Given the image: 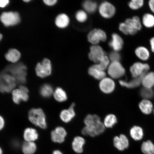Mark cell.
<instances>
[{
    "instance_id": "obj_1",
    "label": "cell",
    "mask_w": 154,
    "mask_h": 154,
    "mask_svg": "<svg viewBox=\"0 0 154 154\" xmlns=\"http://www.w3.org/2000/svg\"><path fill=\"white\" fill-rule=\"evenodd\" d=\"M141 28V23L139 17L134 16L132 18L127 19L125 22L121 23L119 29L125 34L134 35Z\"/></svg>"
},
{
    "instance_id": "obj_2",
    "label": "cell",
    "mask_w": 154,
    "mask_h": 154,
    "mask_svg": "<svg viewBox=\"0 0 154 154\" xmlns=\"http://www.w3.org/2000/svg\"><path fill=\"white\" fill-rule=\"evenodd\" d=\"M29 120L32 124L43 129L47 127L46 116L44 111L41 109H33L29 111Z\"/></svg>"
},
{
    "instance_id": "obj_3",
    "label": "cell",
    "mask_w": 154,
    "mask_h": 154,
    "mask_svg": "<svg viewBox=\"0 0 154 154\" xmlns=\"http://www.w3.org/2000/svg\"><path fill=\"white\" fill-rule=\"evenodd\" d=\"M16 81L11 74L2 73L0 74V92L9 93L13 90L16 85Z\"/></svg>"
},
{
    "instance_id": "obj_4",
    "label": "cell",
    "mask_w": 154,
    "mask_h": 154,
    "mask_svg": "<svg viewBox=\"0 0 154 154\" xmlns=\"http://www.w3.org/2000/svg\"><path fill=\"white\" fill-rule=\"evenodd\" d=\"M27 68L22 63H19L10 67L9 72L15 79L17 83L24 84L26 82Z\"/></svg>"
},
{
    "instance_id": "obj_5",
    "label": "cell",
    "mask_w": 154,
    "mask_h": 154,
    "mask_svg": "<svg viewBox=\"0 0 154 154\" xmlns=\"http://www.w3.org/2000/svg\"><path fill=\"white\" fill-rule=\"evenodd\" d=\"M0 20L6 26H15L20 22V15L17 12H5L2 13L0 17Z\"/></svg>"
},
{
    "instance_id": "obj_6",
    "label": "cell",
    "mask_w": 154,
    "mask_h": 154,
    "mask_svg": "<svg viewBox=\"0 0 154 154\" xmlns=\"http://www.w3.org/2000/svg\"><path fill=\"white\" fill-rule=\"evenodd\" d=\"M35 70L36 75L40 78H43L49 76L52 72L51 61L48 59H44L42 63H38Z\"/></svg>"
},
{
    "instance_id": "obj_7",
    "label": "cell",
    "mask_w": 154,
    "mask_h": 154,
    "mask_svg": "<svg viewBox=\"0 0 154 154\" xmlns=\"http://www.w3.org/2000/svg\"><path fill=\"white\" fill-rule=\"evenodd\" d=\"M88 42L93 45H97L100 42H105L107 39L105 32L100 29H94L88 35Z\"/></svg>"
},
{
    "instance_id": "obj_8",
    "label": "cell",
    "mask_w": 154,
    "mask_h": 154,
    "mask_svg": "<svg viewBox=\"0 0 154 154\" xmlns=\"http://www.w3.org/2000/svg\"><path fill=\"white\" fill-rule=\"evenodd\" d=\"M109 76L113 79H118L124 75L125 69L120 61L111 62L107 69Z\"/></svg>"
},
{
    "instance_id": "obj_9",
    "label": "cell",
    "mask_w": 154,
    "mask_h": 154,
    "mask_svg": "<svg viewBox=\"0 0 154 154\" xmlns=\"http://www.w3.org/2000/svg\"><path fill=\"white\" fill-rule=\"evenodd\" d=\"M28 88L24 86L21 85L18 88L13 90L12 95L13 101L15 103L19 104L21 101H28Z\"/></svg>"
},
{
    "instance_id": "obj_10",
    "label": "cell",
    "mask_w": 154,
    "mask_h": 154,
    "mask_svg": "<svg viewBox=\"0 0 154 154\" xmlns=\"http://www.w3.org/2000/svg\"><path fill=\"white\" fill-rule=\"evenodd\" d=\"M149 65L146 63H136L131 67L130 71L134 78L144 75L149 70Z\"/></svg>"
},
{
    "instance_id": "obj_11",
    "label": "cell",
    "mask_w": 154,
    "mask_h": 154,
    "mask_svg": "<svg viewBox=\"0 0 154 154\" xmlns=\"http://www.w3.org/2000/svg\"><path fill=\"white\" fill-rule=\"evenodd\" d=\"M105 126L101 121L95 126H86L83 129L82 132L84 135H88L94 137L99 135L104 131Z\"/></svg>"
},
{
    "instance_id": "obj_12",
    "label": "cell",
    "mask_w": 154,
    "mask_h": 154,
    "mask_svg": "<svg viewBox=\"0 0 154 154\" xmlns=\"http://www.w3.org/2000/svg\"><path fill=\"white\" fill-rule=\"evenodd\" d=\"M105 54L103 48L98 45H92L90 48L88 57L91 61L96 63H99Z\"/></svg>"
},
{
    "instance_id": "obj_13",
    "label": "cell",
    "mask_w": 154,
    "mask_h": 154,
    "mask_svg": "<svg viewBox=\"0 0 154 154\" xmlns=\"http://www.w3.org/2000/svg\"><path fill=\"white\" fill-rule=\"evenodd\" d=\"M99 12L102 17L109 19L114 15L116 11L114 6L109 2H104L100 5Z\"/></svg>"
},
{
    "instance_id": "obj_14",
    "label": "cell",
    "mask_w": 154,
    "mask_h": 154,
    "mask_svg": "<svg viewBox=\"0 0 154 154\" xmlns=\"http://www.w3.org/2000/svg\"><path fill=\"white\" fill-rule=\"evenodd\" d=\"M67 133L64 128L57 127L51 133L52 140L55 143H62L64 142Z\"/></svg>"
},
{
    "instance_id": "obj_15",
    "label": "cell",
    "mask_w": 154,
    "mask_h": 154,
    "mask_svg": "<svg viewBox=\"0 0 154 154\" xmlns=\"http://www.w3.org/2000/svg\"><path fill=\"white\" fill-rule=\"evenodd\" d=\"M99 86L102 91L105 93L109 94L114 90L115 83L111 79L105 77L101 80Z\"/></svg>"
},
{
    "instance_id": "obj_16",
    "label": "cell",
    "mask_w": 154,
    "mask_h": 154,
    "mask_svg": "<svg viewBox=\"0 0 154 154\" xmlns=\"http://www.w3.org/2000/svg\"><path fill=\"white\" fill-rule=\"evenodd\" d=\"M115 147L119 151H123L128 147V138L124 134H121L119 137L116 136L113 140Z\"/></svg>"
},
{
    "instance_id": "obj_17",
    "label": "cell",
    "mask_w": 154,
    "mask_h": 154,
    "mask_svg": "<svg viewBox=\"0 0 154 154\" xmlns=\"http://www.w3.org/2000/svg\"><path fill=\"white\" fill-rule=\"evenodd\" d=\"M112 39L109 43V46L114 51L118 52L122 49L124 42L122 38L118 34L114 33L112 36Z\"/></svg>"
},
{
    "instance_id": "obj_18",
    "label": "cell",
    "mask_w": 154,
    "mask_h": 154,
    "mask_svg": "<svg viewBox=\"0 0 154 154\" xmlns=\"http://www.w3.org/2000/svg\"><path fill=\"white\" fill-rule=\"evenodd\" d=\"M74 106L75 104L72 103L68 109H64L61 112L60 117L63 122H68L74 118L75 114L74 109Z\"/></svg>"
},
{
    "instance_id": "obj_19",
    "label": "cell",
    "mask_w": 154,
    "mask_h": 154,
    "mask_svg": "<svg viewBox=\"0 0 154 154\" xmlns=\"http://www.w3.org/2000/svg\"><path fill=\"white\" fill-rule=\"evenodd\" d=\"M23 137L26 141L34 142L38 139V134L35 129L28 128L24 131Z\"/></svg>"
},
{
    "instance_id": "obj_20",
    "label": "cell",
    "mask_w": 154,
    "mask_h": 154,
    "mask_svg": "<svg viewBox=\"0 0 154 154\" xmlns=\"http://www.w3.org/2000/svg\"><path fill=\"white\" fill-rule=\"evenodd\" d=\"M85 142V140L83 138L81 137H76L72 143V147L74 151L77 153H82L83 151V147Z\"/></svg>"
},
{
    "instance_id": "obj_21",
    "label": "cell",
    "mask_w": 154,
    "mask_h": 154,
    "mask_svg": "<svg viewBox=\"0 0 154 154\" xmlns=\"http://www.w3.org/2000/svg\"><path fill=\"white\" fill-rule=\"evenodd\" d=\"M70 19L68 16L65 14L59 15L55 19L56 25L60 28H65L68 26Z\"/></svg>"
},
{
    "instance_id": "obj_22",
    "label": "cell",
    "mask_w": 154,
    "mask_h": 154,
    "mask_svg": "<svg viewBox=\"0 0 154 154\" xmlns=\"http://www.w3.org/2000/svg\"><path fill=\"white\" fill-rule=\"evenodd\" d=\"M21 54L18 50L15 49H10L7 53L6 54V59L9 62L16 63L20 59Z\"/></svg>"
},
{
    "instance_id": "obj_23",
    "label": "cell",
    "mask_w": 154,
    "mask_h": 154,
    "mask_svg": "<svg viewBox=\"0 0 154 154\" xmlns=\"http://www.w3.org/2000/svg\"><path fill=\"white\" fill-rule=\"evenodd\" d=\"M138 78H134L130 82H127L124 81H119V84L120 85L128 88H133L137 87L141 83L142 80L144 75Z\"/></svg>"
},
{
    "instance_id": "obj_24",
    "label": "cell",
    "mask_w": 154,
    "mask_h": 154,
    "mask_svg": "<svg viewBox=\"0 0 154 154\" xmlns=\"http://www.w3.org/2000/svg\"><path fill=\"white\" fill-rule=\"evenodd\" d=\"M141 83L144 87L151 88L154 85V72L147 73L143 76Z\"/></svg>"
},
{
    "instance_id": "obj_25",
    "label": "cell",
    "mask_w": 154,
    "mask_h": 154,
    "mask_svg": "<svg viewBox=\"0 0 154 154\" xmlns=\"http://www.w3.org/2000/svg\"><path fill=\"white\" fill-rule=\"evenodd\" d=\"M88 74L96 79L101 80L106 77L105 71H101L93 66L90 67L88 70Z\"/></svg>"
},
{
    "instance_id": "obj_26",
    "label": "cell",
    "mask_w": 154,
    "mask_h": 154,
    "mask_svg": "<svg viewBox=\"0 0 154 154\" xmlns=\"http://www.w3.org/2000/svg\"><path fill=\"white\" fill-rule=\"evenodd\" d=\"M23 153L24 154H33L36 150V146L34 142L26 141L22 147Z\"/></svg>"
},
{
    "instance_id": "obj_27",
    "label": "cell",
    "mask_w": 154,
    "mask_h": 154,
    "mask_svg": "<svg viewBox=\"0 0 154 154\" xmlns=\"http://www.w3.org/2000/svg\"><path fill=\"white\" fill-rule=\"evenodd\" d=\"M139 107L142 112L145 114H149L153 109V105L149 100L144 99L140 102Z\"/></svg>"
},
{
    "instance_id": "obj_28",
    "label": "cell",
    "mask_w": 154,
    "mask_h": 154,
    "mask_svg": "<svg viewBox=\"0 0 154 154\" xmlns=\"http://www.w3.org/2000/svg\"><path fill=\"white\" fill-rule=\"evenodd\" d=\"M135 52L137 56L142 60H147L149 58V51L145 47H138L136 49Z\"/></svg>"
},
{
    "instance_id": "obj_29",
    "label": "cell",
    "mask_w": 154,
    "mask_h": 154,
    "mask_svg": "<svg viewBox=\"0 0 154 154\" xmlns=\"http://www.w3.org/2000/svg\"><path fill=\"white\" fill-rule=\"evenodd\" d=\"M110 61L109 57L105 55L102 58L99 63H96L93 66L100 70L105 71L108 68L110 63Z\"/></svg>"
},
{
    "instance_id": "obj_30",
    "label": "cell",
    "mask_w": 154,
    "mask_h": 154,
    "mask_svg": "<svg viewBox=\"0 0 154 154\" xmlns=\"http://www.w3.org/2000/svg\"><path fill=\"white\" fill-rule=\"evenodd\" d=\"M100 122H101L100 119L96 115H88L84 120L85 124L87 126H95Z\"/></svg>"
},
{
    "instance_id": "obj_31",
    "label": "cell",
    "mask_w": 154,
    "mask_h": 154,
    "mask_svg": "<svg viewBox=\"0 0 154 154\" xmlns=\"http://www.w3.org/2000/svg\"><path fill=\"white\" fill-rule=\"evenodd\" d=\"M54 96L55 99L59 102H63L67 99V96L66 92L62 88H57L54 92Z\"/></svg>"
},
{
    "instance_id": "obj_32",
    "label": "cell",
    "mask_w": 154,
    "mask_h": 154,
    "mask_svg": "<svg viewBox=\"0 0 154 154\" xmlns=\"http://www.w3.org/2000/svg\"><path fill=\"white\" fill-rule=\"evenodd\" d=\"M131 137L135 140H140L143 136V132L142 129L138 126H134L130 130Z\"/></svg>"
},
{
    "instance_id": "obj_33",
    "label": "cell",
    "mask_w": 154,
    "mask_h": 154,
    "mask_svg": "<svg viewBox=\"0 0 154 154\" xmlns=\"http://www.w3.org/2000/svg\"><path fill=\"white\" fill-rule=\"evenodd\" d=\"M40 92L42 97L45 98H49L53 94V88L50 85L45 84L40 88Z\"/></svg>"
},
{
    "instance_id": "obj_34",
    "label": "cell",
    "mask_w": 154,
    "mask_h": 154,
    "mask_svg": "<svg viewBox=\"0 0 154 154\" xmlns=\"http://www.w3.org/2000/svg\"><path fill=\"white\" fill-rule=\"evenodd\" d=\"M82 5L87 12L90 13L95 12L97 7V3L95 2L89 0L85 1Z\"/></svg>"
},
{
    "instance_id": "obj_35",
    "label": "cell",
    "mask_w": 154,
    "mask_h": 154,
    "mask_svg": "<svg viewBox=\"0 0 154 154\" xmlns=\"http://www.w3.org/2000/svg\"><path fill=\"white\" fill-rule=\"evenodd\" d=\"M141 150L145 154H154V145L150 140H148L142 143Z\"/></svg>"
},
{
    "instance_id": "obj_36",
    "label": "cell",
    "mask_w": 154,
    "mask_h": 154,
    "mask_svg": "<svg viewBox=\"0 0 154 154\" xmlns=\"http://www.w3.org/2000/svg\"><path fill=\"white\" fill-rule=\"evenodd\" d=\"M142 22L144 26L146 27H152L154 26V16L149 13L146 14L143 16Z\"/></svg>"
},
{
    "instance_id": "obj_37",
    "label": "cell",
    "mask_w": 154,
    "mask_h": 154,
    "mask_svg": "<svg viewBox=\"0 0 154 154\" xmlns=\"http://www.w3.org/2000/svg\"><path fill=\"white\" fill-rule=\"evenodd\" d=\"M117 122V119L115 116L113 114H109L105 117L104 125L107 128H112Z\"/></svg>"
},
{
    "instance_id": "obj_38",
    "label": "cell",
    "mask_w": 154,
    "mask_h": 154,
    "mask_svg": "<svg viewBox=\"0 0 154 154\" xmlns=\"http://www.w3.org/2000/svg\"><path fill=\"white\" fill-rule=\"evenodd\" d=\"M140 95L142 97L147 100L153 97L154 93L151 88L143 87L140 90Z\"/></svg>"
},
{
    "instance_id": "obj_39",
    "label": "cell",
    "mask_w": 154,
    "mask_h": 154,
    "mask_svg": "<svg viewBox=\"0 0 154 154\" xmlns=\"http://www.w3.org/2000/svg\"><path fill=\"white\" fill-rule=\"evenodd\" d=\"M143 3V0H132L129 3L128 5L131 9L137 10L141 8Z\"/></svg>"
},
{
    "instance_id": "obj_40",
    "label": "cell",
    "mask_w": 154,
    "mask_h": 154,
    "mask_svg": "<svg viewBox=\"0 0 154 154\" xmlns=\"http://www.w3.org/2000/svg\"><path fill=\"white\" fill-rule=\"evenodd\" d=\"M75 17L76 20L79 22L80 23H83L85 22L88 18L87 15L85 11L82 10L77 11Z\"/></svg>"
},
{
    "instance_id": "obj_41",
    "label": "cell",
    "mask_w": 154,
    "mask_h": 154,
    "mask_svg": "<svg viewBox=\"0 0 154 154\" xmlns=\"http://www.w3.org/2000/svg\"><path fill=\"white\" fill-rule=\"evenodd\" d=\"M109 60L111 62L115 61H119L120 60L121 56L118 52L114 51L111 52L109 57Z\"/></svg>"
},
{
    "instance_id": "obj_42",
    "label": "cell",
    "mask_w": 154,
    "mask_h": 154,
    "mask_svg": "<svg viewBox=\"0 0 154 154\" xmlns=\"http://www.w3.org/2000/svg\"><path fill=\"white\" fill-rule=\"evenodd\" d=\"M46 5L48 6H53L57 3V0H44L43 1Z\"/></svg>"
},
{
    "instance_id": "obj_43",
    "label": "cell",
    "mask_w": 154,
    "mask_h": 154,
    "mask_svg": "<svg viewBox=\"0 0 154 154\" xmlns=\"http://www.w3.org/2000/svg\"><path fill=\"white\" fill-rule=\"evenodd\" d=\"M8 0H0V7L4 8L8 4Z\"/></svg>"
},
{
    "instance_id": "obj_44",
    "label": "cell",
    "mask_w": 154,
    "mask_h": 154,
    "mask_svg": "<svg viewBox=\"0 0 154 154\" xmlns=\"http://www.w3.org/2000/svg\"><path fill=\"white\" fill-rule=\"evenodd\" d=\"M5 125V121L3 117L0 116V131L3 129Z\"/></svg>"
},
{
    "instance_id": "obj_45",
    "label": "cell",
    "mask_w": 154,
    "mask_h": 154,
    "mask_svg": "<svg viewBox=\"0 0 154 154\" xmlns=\"http://www.w3.org/2000/svg\"><path fill=\"white\" fill-rule=\"evenodd\" d=\"M149 5L150 9L154 13V0H151L149 2Z\"/></svg>"
},
{
    "instance_id": "obj_46",
    "label": "cell",
    "mask_w": 154,
    "mask_h": 154,
    "mask_svg": "<svg viewBox=\"0 0 154 154\" xmlns=\"http://www.w3.org/2000/svg\"><path fill=\"white\" fill-rule=\"evenodd\" d=\"M152 51L154 53V37L151 38L150 41Z\"/></svg>"
},
{
    "instance_id": "obj_47",
    "label": "cell",
    "mask_w": 154,
    "mask_h": 154,
    "mask_svg": "<svg viewBox=\"0 0 154 154\" xmlns=\"http://www.w3.org/2000/svg\"><path fill=\"white\" fill-rule=\"evenodd\" d=\"M53 154H63L62 152L60 151H59V150H55V151H54L53 152Z\"/></svg>"
},
{
    "instance_id": "obj_48",
    "label": "cell",
    "mask_w": 154,
    "mask_h": 154,
    "mask_svg": "<svg viewBox=\"0 0 154 154\" xmlns=\"http://www.w3.org/2000/svg\"><path fill=\"white\" fill-rule=\"evenodd\" d=\"M0 154H3L2 150L1 147H0Z\"/></svg>"
},
{
    "instance_id": "obj_49",
    "label": "cell",
    "mask_w": 154,
    "mask_h": 154,
    "mask_svg": "<svg viewBox=\"0 0 154 154\" xmlns=\"http://www.w3.org/2000/svg\"><path fill=\"white\" fill-rule=\"evenodd\" d=\"M3 36L2 35V34L0 33V41L2 40V38Z\"/></svg>"
},
{
    "instance_id": "obj_50",
    "label": "cell",
    "mask_w": 154,
    "mask_h": 154,
    "mask_svg": "<svg viewBox=\"0 0 154 154\" xmlns=\"http://www.w3.org/2000/svg\"><path fill=\"white\" fill-rule=\"evenodd\" d=\"M24 1L25 2H29L30 1V0H24Z\"/></svg>"
},
{
    "instance_id": "obj_51",
    "label": "cell",
    "mask_w": 154,
    "mask_h": 154,
    "mask_svg": "<svg viewBox=\"0 0 154 154\" xmlns=\"http://www.w3.org/2000/svg\"></svg>"
}]
</instances>
